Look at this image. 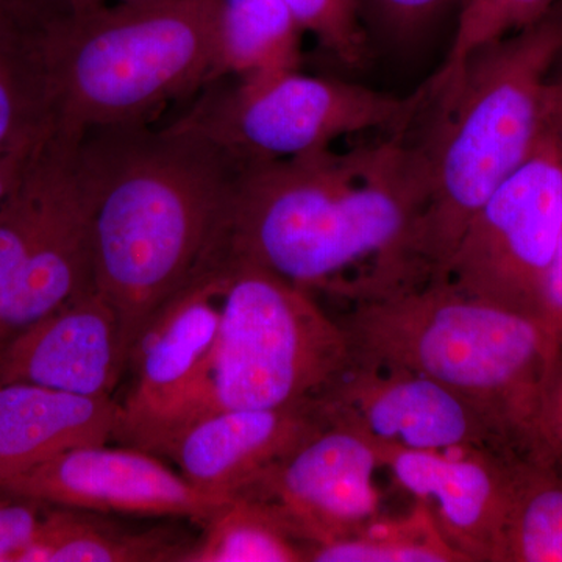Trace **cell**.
Instances as JSON below:
<instances>
[{"mask_svg":"<svg viewBox=\"0 0 562 562\" xmlns=\"http://www.w3.org/2000/svg\"><path fill=\"white\" fill-rule=\"evenodd\" d=\"M116 2H138V0H116Z\"/></svg>","mask_w":562,"mask_h":562,"instance_id":"836d02e7","label":"cell"},{"mask_svg":"<svg viewBox=\"0 0 562 562\" xmlns=\"http://www.w3.org/2000/svg\"><path fill=\"white\" fill-rule=\"evenodd\" d=\"M38 144H36V146H38ZM36 146L0 154V203H2L3 199L16 187L22 172H24L25 166H27L29 158H31L32 151L35 150Z\"/></svg>","mask_w":562,"mask_h":562,"instance_id":"4dcf8cb0","label":"cell"},{"mask_svg":"<svg viewBox=\"0 0 562 562\" xmlns=\"http://www.w3.org/2000/svg\"><path fill=\"white\" fill-rule=\"evenodd\" d=\"M303 35L310 33L347 68H361L371 54L360 0H281Z\"/></svg>","mask_w":562,"mask_h":562,"instance_id":"d4e9b609","label":"cell"},{"mask_svg":"<svg viewBox=\"0 0 562 562\" xmlns=\"http://www.w3.org/2000/svg\"><path fill=\"white\" fill-rule=\"evenodd\" d=\"M562 231V144L552 122L527 161L487 199L443 280L539 321L543 279Z\"/></svg>","mask_w":562,"mask_h":562,"instance_id":"9c48e42d","label":"cell"},{"mask_svg":"<svg viewBox=\"0 0 562 562\" xmlns=\"http://www.w3.org/2000/svg\"><path fill=\"white\" fill-rule=\"evenodd\" d=\"M430 101L427 83L401 98L294 69L231 85L213 81L177 122L251 165L331 149L335 140L358 133L405 135Z\"/></svg>","mask_w":562,"mask_h":562,"instance_id":"52a82bcc","label":"cell"},{"mask_svg":"<svg viewBox=\"0 0 562 562\" xmlns=\"http://www.w3.org/2000/svg\"><path fill=\"white\" fill-rule=\"evenodd\" d=\"M210 83L301 69L303 33L281 0H213Z\"/></svg>","mask_w":562,"mask_h":562,"instance_id":"ac0fdd59","label":"cell"},{"mask_svg":"<svg viewBox=\"0 0 562 562\" xmlns=\"http://www.w3.org/2000/svg\"><path fill=\"white\" fill-rule=\"evenodd\" d=\"M317 401L376 443L539 462L479 403L420 373L353 366Z\"/></svg>","mask_w":562,"mask_h":562,"instance_id":"30bf717a","label":"cell"},{"mask_svg":"<svg viewBox=\"0 0 562 562\" xmlns=\"http://www.w3.org/2000/svg\"><path fill=\"white\" fill-rule=\"evenodd\" d=\"M327 422L319 401L283 408L221 409L180 425L157 453L172 457L180 475L195 490L232 498Z\"/></svg>","mask_w":562,"mask_h":562,"instance_id":"9a60e30c","label":"cell"},{"mask_svg":"<svg viewBox=\"0 0 562 562\" xmlns=\"http://www.w3.org/2000/svg\"><path fill=\"white\" fill-rule=\"evenodd\" d=\"M222 260L228 283L216 342L161 442L202 414L317 401L353 368L342 325L310 291L261 266Z\"/></svg>","mask_w":562,"mask_h":562,"instance_id":"8992f818","label":"cell"},{"mask_svg":"<svg viewBox=\"0 0 562 562\" xmlns=\"http://www.w3.org/2000/svg\"><path fill=\"white\" fill-rule=\"evenodd\" d=\"M124 369L120 317L95 286L0 351V383H33L90 397H113Z\"/></svg>","mask_w":562,"mask_h":562,"instance_id":"2e32d148","label":"cell"},{"mask_svg":"<svg viewBox=\"0 0 562 562\" xmlns=\"http://www.w3.org/2000/svg\"><path fill=\"white\" fill-rule=\"evenodd\" d=\"M561 58L562 0L522 31L473 50L432 95L435 120L419 144L427 203L408 247L409 288L443 280L473 216L535 151L552 122Z\"/></svg>","mask_w":562,"mask_h":562,"instance_id":"3957f363","label":"cell"},{"mask_svg":"<svg viewBox=\"0 0 562 562\" xmlns=\"http://www.w3.org/2000/svg\"><path fill=\"white\" fill-rule=\"evenodd\" d=\"M554 95H557L558 102L562 103V70L560 76L554 77Z\"/></svg>","mask_w":562,"mask_h":562,"instance_id":"d6a6232c","label":"cell"},{"mask_svg":"<svg viewBox=\"0 0 562 562\" xmlns=\"http://www.w3.org/2000/svg\"><path fill=\"white\" fill-rule=\"evenodd\" d=\"M79 138L57 125L0 203V351L94 288Z\"/></svg>","mask_w":562,"mask_h":562,"instance_id":"ba28073f","label":"cell"},{"mask_svg":"<svg viewBox=\"0 0 562 562\" xmlns=\"http://www.w3.org/2000/svg\"><path fill=\"white\" fill-rule=\"evenodd\" d=\"M192 543L165 530L128 531L80 509H47L21 562H181Z\"/></svg>","mask_w":562,"mask_h":562,"instance_id":"d6986e66","label":"cell"},{"mask_svg":"<svg viewBox=\"0 0 562 562\" xmlns=\"http://www.w3.org/2000/svg\"><path fill=\"white\" fill-rule=\"evenodd\" d=\"M539 322L562 347V231L543 279Z\"/></svg>","mask_w":562,"mask_h":562,"instance_id":"f546056e","label":"cell"},{"mask_svg":"<svg viewBox=\"0 0 562 562\" xmlns=\"http://www.w3.org/2000/svg\"><path fill=\"white\" fill-rule=\"evenodd\" d=\"M539 431L549 452L562 465V349L543 391Z\"/></svg>","mask_w":562,"mask_h":562,"instance_id":"f1b7e54d","label":"cell"},{"mask_svg":"<svg viewBox=\"0 0 562 562\" xmlns=\"http://www.w3.org/2000/svg\"><path fill=\"white\" fill-rule=\"evenodd\" d=\"M41 41L0 24V154L36 146L57 127Z\"/></svg>","mask_w":562,"mask_h":562,"instance_id":"44dd1931","label":"cell"},{"mask_svg":"<svg viewBox=\"0 0 562 562\" xmlns=\"http://www.w3.org/2000/svg\"><path fill=\"white\" fill-rule=\"evenodd\" d=\"M557 2L560 0H464L458 11L449 54L427 81L432 94L454 80L473 50L522 31L546 16Z\"/></svg>","mask_w":562,"mask_h":562,"instance_id":"cb8c5ba5","label":"cell"},{"mask_svg":"<svg viewBox=\"0 0 562 562\" xmlns=\"http://www.w3.org/2000/svg\"><path fill=\"white\" fill-rule=\"evenodd\" d=\"M58 127L147 124L213 76V0L92 3L41 41Z\"/></svg>","mask_w":562,"mask_h":562,"instance_id":"5b68a950","label":"cell"},{"mask_svg":"<svg viewBox=\"0 0 562 562\" xmlns=\"http://www.w3.org/2000/svg\"><path fill=\"white\" fill-rule=\"evenodd\" d=\"M308 562H465L417 502L405 519H382L360 535L313 547Z\"/></svg>","mask_w":562,"mask_h":562,"instance_id":"603a6c76","label":"cell"},{"mask_svg":"<svg viewBox=\"0 0 562 562\" xmlns=\"http://www.w3.org/2000/svg\"><path fill=\"white\" fill-rule=\"evenodd\" d=\"M553 121L557 125L558 135H560L562 144V103L558 102L557 95H554V80H553Z\"/></svg>","mask_w":562,"mask_h":562,"instance_id":"1f68e13d","label":"cell"},{"mask_svg":"<svg viewBox=\"0 0 562 562\" xmlns=\"http://www.w3.org/2000/svg\"><path fill=\"white\" fill-rule=\"evenodd\" d=\"M464 0H360L362 22L369 36L394 44L412 43L460 11Z\"/></svg>","mask_w":562,"mask_h":562,"instance_id":"484cf974","label":"cell"},{"mask_svg":"<svg viewBox=\"0 0 562 562\" xmlns=\"http://www.w3.org/2000/svg\"><path fill=\"white\" fill-rule=\"evenodd\" d=\"M120 403L40 384L0 383V482L79 447L105 446Z\"/></svg>","mask_w":562,"mask_h":562,"instance_id":"e0dca14e","label":"cell"},{"mask_svg":"<svg viewBox=\"0 0 562 562\" xmlns=\"http://www.w3.org/2000/svg\"><path fill=\"white\" fill-rule=\"evenodd\" d=\"M338 321L353 366L403 369L446 384L501 420L535 460L554 461L539 413L562 347L541 322L449 280L353 303Z\"/></svg>","mask_w":562,"mask_h":562,"instance_id":"277c9868","label":"cell"},{"mask_svg":"<svg viewBox=\"0 0 562 562\" xmlns=\"http://www.w3.org/2000/svg\"><path fill=\"white\" fill-rule=\"evenodd\" d=\"M181 562H308L313 546L279 506L238 494L206 520Z\"/></svg>","mask_w":562,"mask_h":562,"instance_id":"ffe728a7","label":"cell"},{"mask_svg":"<svg viewBox=\"0 0 562 562\" xmlns=\"http://www.w3.org/2000/svg\"><path fill=\"white\" fill-rule=\"evenodd\" d=\"M375 446L382 468L430 512L443 539L465 562H502L514 486L527 461Z\"/></svg>","mask_w":562,"mask_h":562,"instance_id":"5bb4252c","label":"cell"},{"mask_svg":"<svg viewBox=\"0 0 562 562\" xmlns=\"http://www.w3.org/2000/svg\"><path fill=\"white\" fill-rule=\"evenodd\" d=\"M375 146L241 165L222 258L261 266L303 290L353 303L405 290L406 258L427 203L419 146Z\"/></svg>","mask_w":562,"mask_h":562,"instance_id":"6da1fadb","label":"cell"},{"mask_svg":"<svg viewBox=\"0 0 562 562\" xmlns=\"http://www.w3.org/2000/svg\"><path fill=\"white\" fill-rule=\"evenodd\" d=\"M3 494L0 495V562H21L38 539L47 505L5 491Z\"/></svg>","mask_w":562,"mask_h":562,"instance_id":"4316f807","label":"cell"},{"mask_svg":"<svg viewBox=\"0 0 562 562\" xmlns=\"http://www.w3.org/2000/svg\"><path fill=\"white\" fill-rule=\"evenodd\" d=\"M0 490L87 513L187 517L205 524L231 498L192 487L138 447H79L0 482Z\"/></svg>","mask_w":562,"mask_h":562,"instance_id":"4fadbf2b","label":"cell"},{"mask_svg":"<svg viewBox=\"0 0 562 562\" xmlns=\"http://www.w3.org/2000/svg\"><path fill=\"white\" fill-rule=\"evenodd\" d=\"M99 0H0V24L43 38L58 22Z\"/></svg>","mask_w":562,"mask_h":562,"instance_id":"83f0119b","label":"cell"},{"mask_svg":"<svg viewBox=\"0 0 562 562\" xmlns=\"http://www.w3.org/2000/svg\"><path fill=\"white\" fill-rule=\"evenodd\" d=\"M502 562H562V465L524 462L517 473Z\"/></svg>","mask_w":562,"mask_h":562,"instance_id":"7402d4cb","label":"cell"},{"mask_svg":"<svg viewBox=\"0 0 562 562\" xmlns=\"http://www.w3.org/2000/svg\"><path fill=\"white\" fill-rule=\"evenodd\" d=\"M77 160L92 279L120 317L128 362L144 325L221 250L241 162L177 121L87 128Z\"/></svg>","mask_w":562,"mask_h":562,"instance_id":"7a4b0ae2","label":"cell"},{"mask_svg":"<svg viewBox=\"0 0 562 562\" xmlns=\"http://www.w3.org/2000/svg\"><path fill=\"white\" fill-rule=\"evenodd\" d=\"M380 468L371 438L328 419L241 494L279 506L295 530L316 547L360 535L380 519V495L373 484Z\"/></svg>","mask_w":562,"mask_h":562,"instance_id":"7c38bea8","label":"cell"},{"mask_svg":"<svg viewBox=\"0 0 562 562\" xmlns=\"http://www.w3.org/2000/svg\"><path fill=\"white\" fill-rule=\"evenodd\" d=\"M227 283V265L214 258L144 325L128 355L117 438L157 452L216 342Z\"/></svg>","mask_w":562,"mask_h":562,"instance_id":"8fae6325","label":"cell"}]
</instances>
